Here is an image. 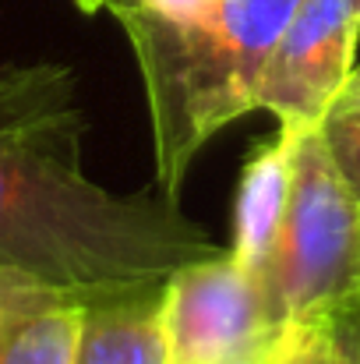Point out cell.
I'll use <instances>...</instances> for the list:
<instances>
[{"mask_svg": "<svg viewBox=\"0 0 360 364\" xmlns=\"http://www.w3.org/2000/svg\"><path fill=\"white\" fill-rule=\"evenodd\" d=\"M159 308L170 364H219L258 354L283 329L261 276L234 255L180 265L166 279Z\"/></svg>", "mask_w": 360, "mask_h": 364, "instance_id": "obj_4", "label": "cell"}, {"mask_svg": "<svg viewBox=\"0 0 360 364\" xmlns=\"http://www.w3.org/2000/svg\"><path fill=\"white\" fill-rule=\"evenodd\" d=\"M318 322L332 336L343 364H360V283L347 297H339L336 304H329L318 315Z\"/></svg>", "mask_w": 360, "mask_h": 364, "instance_id": "obj_11", "label": "cell"}, {"mask_svg": "<svg viewBox=\"0 0 360 364\" xmlns=\"http://www.w3.org/2000/svg\"><path fill=\"white\" fill-rule=\"evenodd\" d=\"M293 134L300 131H279L272 141L254 149V156L244 163L237 191V213H234V247L230 255L247 269L261 272L276 230L286 209V188H290V149Z\"/></svg>", "mask_w": 360, "mask_h": 364, "instance_id": "obj_8", "label": "cell"}, {"mask_svg": "<svg viewBox=\"0 0 360 364\" xmlns=\"http://www.w3.org/2000/svg\"><path fill=\"white\" fill-rule=\"evenodd\" d=\"M141 11L163 18V21H173V25H191V21H202L216 0H134Z\"/></svg>", "mask_w": 360, "mask_h": 364, "instance_id": "obj_12", "label": "cell"}, {"mask_svg": "<svg viewBox=\"0 0 360 364\" xmlns=\"http://www.w3.org/2000/svg\"><path fill=\"white\" fill-rule=\"evenodd\" d=\"M360 0H304L276 43L254 96L279 131H315L354 75Z\"/></svg>", "mask_w": 360, "mask_h": 364, "instance_id": "obj_5", "label": "cell"}, {"mask_svg": "<svg viewBox=\"0 0 360 364\" xmlns=\"http://www.w3.org/2000/svg\"><path fill=\"white\" fill-rule=\"evenodd\" d=\"M300 4L216 0L202 21L173 25L134 0H107L141 71L163 198L177 202L195 156L254 110L261 71Z\"/></svg>", "mask_w": 360, "mask_h": 364, "instance_id": "obj_2", "label": "cell"}, {"mask_svg": "<svg viewBox=\"0 0 360 364\" xmlns=\"http://www.w3.org/2000/svg\"><path fill=\"white\" fill-rule=\"evenodd\" d=\"M268 364H343L332 336L318 318L286 322L268 343Z\"/></svg>", "mask_w": 360, "mask_h": 364, "instance_id": "obj_9", "label": "cell"}, {"mask_svg": "<svg viewBox=\"0 0 360 364\" xmlns=\"http://www.w3.org/2000/svg\"><path fill=\"white\" fill-rule=\"evenodd\" d=\"M336 107H360V64L354 68V75H350V82H347V89L339 92V100H336Z\"/></svg>", "mask_w": 360, "mask_h": 364, "instance_id": "obj_13", "label": "cell"}, {"mask_svg": "<svg viewBox=\"0 0 360 364\" xmlns=\"http://www.w3.org/2000/svg\"><path fill=\"white\" fill-rule=\"evenodd\" d=\"M85 297L18 269L0 265V364H71Z\"/></svg>", "mask_w": 360, "mask_h": 364, "instance_id": "obj_6", "label": "cell"}, {"mask_svg": "<svg viewBox=\"0 0 360 364\" xmlns=\"http://www.w3.org/2000/svg\"><path fill=\"white\" fill-rule=\"evenodd\" d=\"M219 364H268V347L258 350V354H244V358H234V361H219Z\"/></svg>", "mask_w": 360, "mask_h": 364, "instance_id": "obj_14", "label": "cell"}, {"mask_svg": "<svg viewBox=\"0 0 360 364\" xmlns=\"http://www.w3.org/2000/svg\"><path fill=\"white\" fill-rule=\"evenodd\" d=\"M318 131L325 138V149L343 184L350 188L354 202L360 205V107H332Z\"/></svg>", "mask_w": 360, "mask_h": 364, "instance_id": "obj_10", "label": "cell"}, {"mask_svg": "<svg viewBox=\"0 0 360 364\" xmlns=\"http://www.w3.org/2000/svg\"><path fill=\"white\" fill-rule=\"evenodd\" d=\"M85 134L71 64H0V265L114 301L159 294L180 265L219 255L177 202L96 184Z\"/></svg>", "mask_w": 360, "mask_h": 364, "instance_id": "obj_1", "label": "cell"}, {"mask_svg": "<svg viewBox=\"0 0 360 364\" xmlns=\"http://www.w3.org/2000/svg\"><path fill=\"white\" fill-rule=\"evenodd\" d=\"M159 294L85 301L71 364H170Z\"/></svg>", "mask_w": 360, "mask_h": 364, "instance_id": "obj_7", "label": "cell"}, {"mask_svg": "<svg viewBox=\"0 0 360 364\" xmlns=\"http://www.w3.org/2000/svg\"><path fill=\"white\" fill-rule=\"evenodd\" d=\"M75 4H78L82 11H89V14H92V11H99V7H107V0H75Z\"/></svg>", "mask_w": 360, "mask_h": 364, "instance_id": "obj_15", "label": "cell"}, {"mask_svg": "<svg viewBox=\"0 0 360 364\" xmlns=\"http://www.w3.org/2000/svg\"><path fill=\"white\" fill-rule=\"evenodd\" d=\"M258 276L283 326L318 318L360 283V205L318 127L293 134L286 209Z\"/></svg>", "mask_w": 360, "mask_h": 364, "instance_id": "obj_3", "label": "cell"}]
</instances>
